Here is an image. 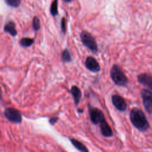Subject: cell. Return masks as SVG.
<instances>
[{
    "label": "cell",
    "mask_w": 152,
    "mask_h": 152,
    "mask_svg": "<svg viewBox=\"0 0 152 152\" xmlns=\"http://www.w3.org/2000/svg\"><path fill=\"white\" fill-rule=\"evenodd\" d=\"M34 42L33 39L29 37H23L20 40V45L24 48H28L32 45Z\"/></svg>",
    "instance_id": "cell-14"
},
{
    "label": "cell",
    "mask_w": 152,
    "mask_h": 152,
    "mask_svg": "<svg viewBox=\"0 0 152 152\" xmlns=\"http://www.w3.org/2000/svg\"><path fill=\"white\" fill-rule=\"evenodd\" d=\"M5 32L9 33L11 36L14 37L17 34V31L15 29V24L12 21L7 22L4 27Z\"/></svg>",
    "instance_id": "cell-11"
},
{
    "label": "cell",
    "mask_w": 152,
    "mask_h": 152,
    "mask_svg": "<svg viewBox=\"0 0 152 152\" xmlns=\"http://www.w3.org/2000/svg\"><path fill=\"white\" fill-rule=\"evenodd\" d=\"M80 39L83 45L96 53L98 50L97 44L94 37L87 31L84 30L80 34Z\"/></svg>",
    "instance_id": "cell-3"
},
{
    "label": "cell",
    "mask_w": 152,
    "mask_h": 152,
    "mask_svg": "<svg viewBox=\"0 0 152 152\" xmlns=\"http://www.w3.org/2000/svg\"><path fill=\"white\" fill-rule=\"evenodd\" d=\"M32 27L34 31H38L40 28V22L37 17H34L32 22Z\"/></svg>",
    "instance_id": "cell-17"
},
{
    "label": "cell",
    "mask_w": 152,
    "mask_h": 152,
    "mask_svg": "<svg viewBox=\"0 0 152 152\" xmlns=\"http://www.w3.org/2000/svg\"><path fill=\"white\" fill-rule=\"evenodd\" d=\"M70 141L72 143V144L80 151H81V152H88V150L87 148V147L80 141H79L74 138L70 139Z\"/></svg>",
    "instance_id": "cell-13"
},
{
    "label": "cell",
    "mask_w": 152,
    "mask_h": 152,
    "mask_svg": "<svg viewBox=\"0 0 152 152\" xmlns=\"http://www.w3.org/2000/svg\"><path fill=\"white\" fill-rule=\"evenodd\" d=\"M5 117L10 122L14 124H20L22 122V116L17 109L8 107L4 111Z\"/></svg>",
    "instance_id": "cell-6"
},
{
    "label": "cell",
    "mask_w": 152,
    "mask_h": 152,
    "mask_svg": "<svg viewBox=\"0 0 152 152\" xmlns=\"http://www.w3.org/2000/svg\"><path fill=\"white\" fill-rule=\"evenodd\" d=\"M1 95H2V92H1V90L0 88V100L1 99Z\"/></svg>",
    "instance_id": "cell-22"
},
{
    "label": "cell",
    "mask_w": 152,
    "mask_h": 152,
    "mask_svg": "<svg viewBox=\"0 0 152 152\" xmlns=\"http://www.w3.org/2000/svg\"><path fill=\"white\" fill-rule=\"evenodd\" d=\"M141 96L145 111L148 114H152V91L149 89H142Z\"/></svg>",
    "instance_id": "cell-4"
},
{
    "label": "cell",
    "mask_w": 152,
    "mask_h": 152,
    "mask_svg": "<svg viewBox=\"0 0 152 152\" xmlns=\"http://www.w3.org/2000/svg\"><path fill=\"white\" fill-rule=\"evenodd\" d=\"M137 80L140 84L152 90V76L147 73H142L137 76Z\"/></svg>",
    "instance_id": "cell-9"
},
{
    "label": "cell",
    "mask_w": 152,
    "mask_h": 152,
    "mask_svg": "<svg viewBox=\"0 0 152 152\" xmlns=\"http://www.w3.org/2000/svg\"><path fill=\"white\" fill-rule=\"evenodd\" d=\"M61 28L62 33H65L66 30V20L65 17H63L61 22Z\"/></svg>",
    "instance_id": "cell-19"
},
{
    "label": "cell",
    "mask_w": 152,
    "mask_h": 152,
    "mask_svg": "<svg viewBox=\"0 0 152 152\" xmlns=\"http://www.w3.org/2000/svg\"><path fill=\"white\" fill-rule=\"evenodd\" d=\"M112 102L113 105L121 112L125 111L126 109V103L125 99L121 96L114 94L112 96Z\"/></svg>",
    "instance_id": "cell-7"
},
{
    "label": "cell",
    "mask_w": 152,
    "mask_h": 152,
    "mask_svg": "<svg viewBox=\"0 0 152 152\" xmlns=\"http://www.w3.org/2000/svg\"><path fill=\"white\" fill-rule=\"evenodd\" d=\"M129 119L132 124L140 131H146L150 128V124L143 112L139 108H132L130 112Z\"/></svg>",
    "instance_id": "cell-1"
},
{
    "label": "cell",
    "mask_w": 152,
    "mask_h": 152,
    "mask_svg": "<svg viewBox=\"0 0 152 152\" xmlns=\"http://www.w3.org/2000/svg\"><path fill=\"white\" fill-rule=\"evenodd\" d=\"M58 118L57 117H51L50 119H49V123L53 125H54L55 124H56L57 122V121H58Z\"/></svg>",
    "instance_id": "cell-20"
},
{
    "label": "cell",
    "mask_w": 152,
    "mask_h": 152,
    "mask_svg": "<svg viewBox=\"0 0 152 152\" xmlns=\"http://www.w3.org/2000/svg\"><path fill=\"white\" fill-rule=\"evenodd\" d=\"M50 12L51 15L53 17L57 15L58 14V0H54L50 7Z\"/></svg>",
    "instance_id": "cell-15"
},
{
    "label": "cell",
    "mask_w": 152,
    "mask_h": 152,
    "mask_svg": "<svg viewBox=\"0 0 152 152\" xmlns=\"http://www.w3.org/2000/svg\"><path fill=\"white\" fill-rule=\"evenodd\" d=\"M62 60L64 62H69L72 60L70 52L66 49H64L62 52Z\"/></svg>",
    "instance_id": "cell-16"
},
{
    "label": "cell",
    "mask_w": 152,
    "mask_h": 152,
    "mask_svg": "<svg viewBox=\"0 0 152 152\" xmlns=\"http://www.w3.org/2000/svg\"><path fill=\"white\" fill-rule=\"evenodd\" d=\"M110 76L114 83L118 86H126L128 79L119 65L115 64L110 71Z\"/></svg>",
    "instance_id": "cell-2"
},
{
    "label": "cell",
    "mask_w": 152,
    "mask_h": 152,
    "mask_svg": "<svg viewBox=\"0 0 152 152\" xmlns=\"http://www.w3.org/2000/svg\"><path fill=\"white\" fill-rule=\"evenodd\" d=\"M70 92L73 97L75 104L77 105L79 103L81 97V91L80 89L76 86H72L71 87Z\"/></svg>",
    "instance_id": "cell-12"
},
{
    "label": "cell",
    "mask_w": 152,
    "mask_h": 152,
    "mask_svg": "<svg viewBox=\"0 0 152 152\" xmlns=\"http://www.w3.org/2000/svg\"><path fill=\"white\" fill-rule=\"evenodd\" d=\"M6 4L11 7H18L21 4V0H5Z\"/></svg>",
    "instance_id": "cell-18"
},
{
    "label": "cell",
    "mask_w": 152,
    "mask_h": 152,
    "mask_svg": "<svg viewBox=\"0 0 152 152\" xmlns=\"http://www.w3.org/2000/svg\"><path fill=\"white\" fill-rule=\"evenodd\" d=\"M63 1H64V2H71L72 1H73V0H62Z\"/></svg>",
    "instance_id": "cell-21"
},
{
    "label": "cell",
    "mask_w": 152,
    "mask_h": 152,
    "mask_svg": "<svg viewBox=\"0 0 152 152\" xmlns=\"http://www.w3.org/2000/svg\"><path fill=\"white\" fill-rule=\"evenodd\" d=\"M100 129L102 134L105 137H110L113 136V131L110 126L108 125L106 120L103 121L100 124Z\"/></svg>",
    "instance_id": "cell-10"
},
{
    "label": "cell",
    "mask_w": 152,
    "mask_h": 152,
    "mask_svg": "<svg viewBox=\"0 0 152 152\" xmlns=\"http://www.w3.org/2000/svg\"><path fill=\"white\" fill-rule=\"evenodd\" d=\"M88 112L90 117V120L91 122L97 125L102 122L103 121L105 120V117L102 112V111L99 109L97 107H94L91 106V105H88Z\"/></svg>",
    "instance_id": "cell-5"
},
{
    "label": "cell",
    "mask_w": 152,
    "mask_h": 152,
    "mask_svg": "<svg viewBox=\"0 0 152 152\" xmlns=\"http://www.w3.org/2000/svg\"><path fill=\"white\" fill-rule=\"evenodd\" d=\"M85 66L87 69L93 72H98L100 70L99 62L92 56L87 57L85 61Z\"/></svg>",
    "instance_id": "cell-8"
}]
</instances>
